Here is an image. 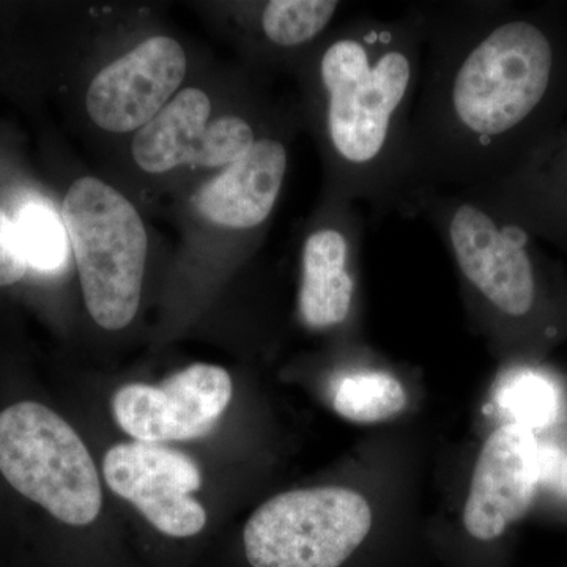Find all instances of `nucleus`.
<instances>
[{
	"label": "nucleus",
	"instance_id": "1",
	"mask_svg": "<svg viewBox=\"0 0 567 567\" xmlns=\"http://www.w3.org/2000/svg\"><path fill=\"white\" fill-rule=\"evenodd\" d=\"M423 73L404 199L506 177L567 121V0L417 3Z\"/></svg>",
	"mask_w": 567,
	"mask_h": 567
},
{
	"label": "nucleus",
	"instance_id": "2",
	"mask_svg": "<svg viewBox=\"0 0 567 567\" xmlns=\"http://www.w3.org/2000/svg\"><path fill=\"white\" fill-rule=\"evenodd\" d=\"M424 44L416 3L394 18L352 17L324 35L309 65L328 192L368 205L375 224L401 213Z\"/></svg>",
	"mask_w": 567,
	"mask_h": 567
},
{
	"label": "nucleus",
	"instance_id": "3",
	"mask_svg": "<svg viewBox=\"0 0 567 567\" xmlns=\"http://www.w3.org/2000/svg\"><path fill=\"white\" fill-rule=\"evenodd\" d=\"M434 227L466 289L503 327L551 339L567 327L561 265L524 227L466 189L424 194L410 218Z\"/></svg>",
	"mask_w": 567,
	"mask_h": 567
},
{
	"label": "nucleus",
	"instance_id": "4",
	"mask_svg": "<svg viewBox=\"0 0 567 567\" xmlns=\"http://www.w3.org/2000/svg\"><path fill=\"white\" fill-rule=\"evenodd\" d=\"M85 306L104 330L130 324L141 303L148 238L134 205L99 178H80L62 205Z\"/></svg>",
	"mask_w": 567,
	"mask_h": 567
},
{
	"label": "nucleus",
	"instance_id": "5",
	"mask_svg": "<svg viewBox=\"0 0 567 567\" xmlns=\"http://www.w3.org/2000/svg\"><path fill=\"white\" fill-rule=\"evenodd\" d=\"M0 473L63 524H92L103 505L95 462L66 421L37 402L0 413Z\"/></svg>",
	"mask_w": 567,
	"mask_h": 567
},
{
	"label": "nucleus",
	"instance_id": "6",
	"mask_svg": "<svg viewBox=\"0 0 567 567\" xmlns=\"http://www.w3.org/2000/svg\"><path fill=\"white\" fill-rule=\"evenodd\" d=\"M372 527L368 499L342 487L303 488L268 499L245 527L252 567H341Z\"/></svg>",
	"mask_w": 567,
	"mask_h": 567
},
{
	"label": "nucleus",
	"instance_id": "7",
	"mask_svg": "<svg viewBox=\"0 0 567 567\" xmlns=\"http://www.w3.org/2000/svg\"><path fill=\"white\" fill-rule=\"evenodd\" d=\"M364 227L360 204L328 192L301 244L298 312L309 330H338L353 319Z\"/></svg>",
	"mask_w": 567,
	"mask_h": 567
},
{
	"label": "nucleus",
	"instance_id": "8",
	"mask_svg": "<svg viewBox=\"0 0 567 567\" xmlns=\"http://www.w3.org/2000/svg\"><path fill=\"white\" fill-rule=\"evenodd\" d=\"M233 399L226 369L193 364L162 385L132 383L112 398L115 421L136 442H185L207 435Z\"/></svg>",
	"mask_w": 567,
	"mask_h": 567
},
{
	"label": "nucleus",
	"instance_id": "9",
	"mask_svg": "<svg viewBox=\"0 0 567 567\" xmlns=\"http://www.w3.org/2000/svg\"><path fill=\"white\" fill-rule=\"evenodd\" d=\"M103 475L111 491L128 499L142 516L167 536L203 532L207 514L193 492L203 486L192 457L158 443H121L107 451Z\"/></svg>",
	"mask_w": 567,
	"mask_h": 567
},
{
	"label": "nucleus",
	"instance_id": "10",
	"mask_svg": "<svg viewBox=\"0 0 567 567\" xmlns=\"http://www.w3.org/2000/svg\"><path fill=\"white\" fill-rule=\"evenodd\" d=\"M188 70L182 44L156 35L96 74L85 96L95 125L111 133L140 132L178 91Z\"/></svg>",
	"mask_w": 567,
	"mask_h": 567
},
{
	"label": "nucleus",
	"instance_id": "11",
	"mask_svg": "<svg viewBox=\"0 0 567 567\" xmlns=\"http://www.w3.org/2000/svg\"><path fill=\"white\" fill-rule=\"evenodd\" d=\"M540 477V451L527 425L511 423L488 436L466 496L464 525L481 540L496 539L525 516Z\"/></svg>",
	"mask_w": 567,
	"mask_h": 567
},
{
	"label": "nucleus",
	"instance_id": "12",
	"mask_svg": "<svg viewBox=\"0 0 567 567\" xmlns=\"http://www.w3.org/2000/svg\"><path fill=\"white\" fill-rule=\"evenodd\" d=\"M466 192L567 252V121L513 173Z\"/></svg>",
	"mask_w": 567,
	"mask_h": 567
},
{
	"label": "nucleus",
	"instance_id": "13",
	"mask_svg": "<svg viewBox=\"0 0 567 567\" xmlns=\"http://www.w3.org/2000/svg\"><path fill=\"white\" fill-rule=\"evenodd\" d=\"M289 145L264 132L240 158L223 167L194 197L207 221L237 233H256L274 215L289 173Z\"/></svg>",
	"mask_w": 567,
	"mask_h": 567
},
{
	"label": "nucleus",
	"instance_id": "14",
	"mask_svg": "<svg viewBox=\"0 0 567 567\" xmlns=\"http://www.w3.org/2000/svg\"><path fill=\"white\" fill-rule=\"evenodd\" d=\"M210 114V99L200 89L177 93L134 136V162L148 174L169 173L185 164L196 166Z\"/></svg>",
	"mask_w": 567,
	"mask_h": 567
},
{
	"label": "nucleus",
	"instance_id": "15",
	"mask_svg": "<svg viewBox=\"0 0 567 567\" xmlns=\"http://www.w3.org/2000/svg\"><path fill=\"white\" fill-rule=\"evenodd\" d=\"M342 9L336 0H271L260 7L257 29L271 50L300 51L323 40Z\"/></svg>",
	"mask_w": 567,
	"mask_h": 567
},
{
	"label": "nucleus",
	"instance_id": "16",
	"mask_svg": "<svg viewBox=\"0 0 567 567\" xmlns=\"http://www.w3.org/2000/svg\"><path fill=\"white\" fill-rule=\"evenodd\" d=\"M333 405L339 415L353 423H382L402 413L406 393L402 383L386 372L357 371L339 380Z\"/></svg>",
	"mask_w": 567,
	"mask_h": 567
},
{
	"label": "nucleus",
	"instance_id": "17",
	"mask_svg": "<svg viewBox=\"0 0 567 567\" xmlns=\"http://www.w3.org/2000/svg\"><path fill=\"white\" fill-rule=\"evenodd\" d=\"M14 226L25 259L35 270L54 274L65 264L70 244L65 224L47 204L31 200L22 205Z\"/></svg>",
	"mask_w": 567,
	"mask_h": 567
},
{
	"label": "nucleus",
	"instance_id": "18",
	"mask_svg": "<svg viewBox=\"0 0 567 567\" xmlns=\"http://www.w3.org/2000/svg\"><path fill=\"white\" fill-rule=\"evenodd\" d=\"M28 267L17 226L6 212L0 210V287L21 281Z\"/></svg>",
	"mask_w": 567,
	"mask_h": 567
},
{
	"label": "nucleus",
	"instance_id": "19",
	"mask_svg": "<svg viewBox=\"0 0 567 567\" xmlns=\"http://www.w3.org/2000/svg\"><path fill=\"white\" fill-rule=\"evenodd\" d=\"M544 393L546 383L535 375L518 377L506 390V405L516 410V415L525 421H543Z\"/></svg>",
	"mask_w": 567,
	"mask_h": 567
}]
</instances>
